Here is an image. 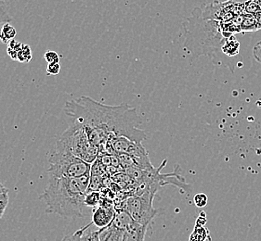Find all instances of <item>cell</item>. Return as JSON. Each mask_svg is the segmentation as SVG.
I'll return each mask as SVG.
<instances>
[{
    "label": "cell",
    "mask_w": 261,
    "mask_h": 241,
    "mask_svg": "<svg viewBox=\"0 0 261 241\" xmlns=\"http://www.w3.org/2000/svg\"><path fill=\"white\" fill-rule=\"evenodd\" d=\"M63 110L70 125L81 126L89 141L100 147V152L112 137L123 136L137 143L146 138L145 132L137 127L141 120L136 109L127 104L105 105L82 96L66 101Z\"/></svg>",
    "instance_id": "cell-1"
},
{
    "label": "cell",
    "mask_w": 261,
    "mask_h": 241,
    "mask_svg": "<svg viewBox=\"0 0 261 241\" xmlns=\"http://www.w3.org/2000/svg\"><path fill=\"white\" fill-rule=\"evenodd\" d=\"M89 180L90 173L79 178L49 175L47 188L40 196L47 204L46 213L62 217H82Z\"/></svg>",
    "instance_id": "cell-2"
},
{
    "label": "cell",
    "mask_w": 261,
    "mask_h": 241,
    "mask_svg": "<svg viewBox=\"0 0 261 241\" xmlns=\"http://www.w3.org/2000/svg\"><path fill=\"white\" fill-rule=\"evenodd\" d=\"M184 47L194 57L208 56L214 58L226 42L220 21L205 19L201 15L200 8L194 9L184 23Z\"/></svg>",
    "instance_id": "cell-3"
},
{
    "label": "cell",
    "mask_w": 261,
    "mask_h": 241,
    "mask_svg": "<svg viewBox=\"0 0 261 241\" xmlns=\"http://www.w3.org/2000/svg\"><path fill=\"white\" fill-rule=\"evenodd\" d=\"M56 147L71 152L86 163H94L99 157L100 147L89 141V137L81 126L70 125L56 143Z\"/></svg>",
    "instance_id": "cell-4"
},
{
    "label": "cell",
    "mask_w": 261,
    "mask_h": 241,
    "mask_svg": "<svg viewBox=\"0 0 261 241\" xmlns=\"http://www.w3.org/2000/svg\"><path fill=\"white\" fill-rule=\"evenodd\" d=\"M91 165L61 147L51 152L47 173L56 177L79 178L90 173Z\"/></svg>",
    "instance_id": "cell-5"
},
{
    "label": "cell",
    "mask_w": 261,
    "mask_h": 241,
    "mask_svg": "<svg viewBox=\"0 0 261 241\" xmlns=\"http://www.w3.org/2000/svg\"><path fill=\"white\" fill-rule=\"evenodd\" d=\"M156 191L148 189L143 194L128 198L125 200L123 210L127 212L133 221L141 226H150L153 217L157 215V210L152 206Z\"/></svg>",
    "instance_id": "cell-6"
},
{
    "label": "cell",
    "mask_w": 261,
    "mask_h": 241,
    "mask_svg": "<svg viewBox=\"0 0 261 241\" xmlns=\"http://www.w3.org/2000/svg\"><path fill=\"white\" fill-rule=\"evenodd\" d=\"M115 212L113 205L99 204V208L93 212L92 223L97 227H99V229H103L110 226L115 219Z\"/></svg>",
    "instance_id": "cell-7"
},
{
    "label": "cell",
    "mask_w": 261,
    "mask_h": 241,
    "mask_svg": "<svg viewBox=\"0 0 261 241\" xmlns=\"http://www.w3.org/2000/svg\"><path fill=\"white\" fill-rule=\"evenodd\" d=\"M92 225V222L89 223V225L80 228L74 234L65 236L62 241H100V229L98 231H89V227Z\"/></svg>",
    "instance_id": "cell-8"
},
{
    "label": "cell",
    "mask_w": 261,
    "mask_h": 241,
    "mask_svg": "<svg viewBox=\"0 0 261 241\" xmlns=\"http://www.w3.org/2000/svg\"><path fill=\"white\" fill-rule=\"evenodd\" d=\"M148 226H141L136 222H132L123 235L122 241H144Z\"/></svg>",
    "instance_id": "cell-9"
},
{
    "label": "cell",
    "mask_w": 261,
    "mask_h": 241,
    "mask_svg": "<svg viewBox=\"0 0 261 241\" xmlns=\"http://www.w3.org/2000/svg\"><path fill=\"white\" fill-rule=\"evenodd\" d=\"M124 231L117 228L116 226L111 224L106 228L100 229L99 240L100 241H122Z\"/></svg>",
    "instance_id": "cell-10"
},
{
    "label": "cell",
    "mask_w": 261,
    "mask_h": 241,
    "mask_svg": "<svg viewBox=\"0 0 261 241\" xmlns=\"http://www.w3.org/2000/svg\"><path fill=\"white\" fill-rule=\"evenodd\" d=\"M133 219L131 218L130 215L125 210H117L115 212V219L113 221V225L119 228L122 231H125L128 226H130Z\"/></svg>",
    "instance_id": "cell-11"
},
{
    "label": "cell",
    "mask_w": 261,
    "mask_h": 241,
    "mask_svg": "<svg viewBox=\"0 0 261 241\" xmlns=\"http://www.w3.org/2000/svg\"><path fill=\"white\" fill-rule=\"evenodd\" d=\"M239 47L240 43L237 41V39L233 37H230L224 43L223 47L221 48V52L228 57H235L239 54Z\"/></svg>",
    "instance_id": "cell-12"
},
{
    "label": "cell",
    "mask_w": 261,
    "mask_h": 241,
    "mask_svg": "<svg viewBox=\"0 0 261 241\" xmlns=\"http://www.w3.org/2000/svg\"><path fill=\"white\" fill-rule=\"evenodd\" d=\"M258 31V25L256 21V15L244 13V20L241 24V32Z\"/></svg>",
    "instance_id": "cell-13"
},
{
    "label": "cell",
    "mask_w": 261,
    "mask_h": 241,
    "mask_svg": "<svg viewBox=\"0 0 261 241\" xmlns=\"http://www.w3.org/2000/svg\"><path fill=\"white\" fill-rule=\"evenodd\" d=\"M17 31L10 23H6L0 28V42L9 44L15 38Z\"/></svg>",
    "instance_id": "cell-14"
},
{
    "label": "cell",
    "mask_w": 261,
    "mask_h": 241,
    "mask_svg": "<svg viewBox=\"0 0 261 241\" xmlns=\"http://www.w3.org/2000/svg\"><path fill=\"white\" fill-rule=\"evenodd\" d=\"M207 236H208V230L204 227V224L200 226L198 223H196L190 241H205Z\"/></svg>",
    "instance_id": "cell-15"
},
{
    "label": "cell",
    "mask_w": 261,
    "mask_h": 241,
    "mask_svg": "<svg viewBox=\"0 0 261 241\" xmlns=\"http://www.w3.org/2000/svg\"><path fill=\"white\" fill-rule=\"evenodd\" d=\"M101 201L100 194L98 191H88V193L85 197V205L88 207H94L99 205Z\"/></svg>",
    "instance_id": "cell-16"
},
{
    "label": "cell",
    "mask_w": 261,
    "mask_h": 241,
    "mask_svg": "<svg viewBox=\"0 0 261 241\" xmlns=\"http://www.w3.org/2000/svg\"><path fill=\"white\" fill-rule=\"evenodd\" d=\"M32 59V50L31 47H29L27 44H23L21 49L19 50L18 55H17V61L20 63H29Z\"/></svg>",
    "instance_id": "cell-17"
},
{
    "label": "cell",
    "mask_w": 261,
    "mask_h": 241,
    "mask_svg": "<svg viewBox=\"0 0 261 241\" xmlns=\"http://www.w3.org/2000/svg\"><path fill=\"white\" fill-rule=\"evenodd\" d=\"M22 43L20 41H17L15 39L11 40V42L8 44V48H7V53L8 55L11 57V59L13 61H17V55L19 50L21 49L22 47Z\"/></svg>",
    "instance_id": "cell-18"
},
{
    "label": "cell",
    "mask_w": 261,
    "mask_h": 241,
    "mask_svg": "<svg viewBox=\"0 0 261 241\" xmlns=\"http://www.w3.org/2000/svg\"><path fill=\"white\" fill-rule=\"evenodd\" d=\"M12 21V17L9 13V9L4 0H0V25L10 23Z\"/></svg>",
    "instance_id": "cell-19"
},
{
    "label": "cell",
    "mask_w": 261,
    "mask_h": 241,
    "mask_svg": "<svg viewBox=\"0 0 261 241\" xmlns=\"http://www.w3.org/2000/svg\"><path fill=\"white\" fill-rule=\"evenodd\" d=\"M208 201V198L206 195L204 193H199L194 196L193 198V202L196 207L198 208H204Z\"/></svg>",
    "instance_id": "cell-20"
},
{
    "label": "cell",
    "mask_w": 261,
    "mask_h": 241,
    "mask_svg": "<svg viewBox=\"0 0 261 241\" xmlns=\"http://www.w3.org/2000/svg\"><path fill=\"white\" fill-rule=\"evenodd\" d=\"M44 58L47 63H60L59 54L55 51H47L44 54Z\"/></svg>",
    "instance_id": "cell-21"
},
{
    "label": "cell",
    "mask_w": 261,
    "mask_h": 241,
    "mask_svg": "<svg viewBox=\"0 0 261 241\" xmlns=\"http://www.w3.org/2000/svg\"><path fill=\"white\" fill-rule=\"evenodd\" d=\"M9 204V193L1 195L0 196V219L5 213L6 209Z\"/></svg>",
    "instance_id": "cell-22"
},
{
    "label": "cell",
    "mask_w": 261,
    "mask_h": 241,
    "mask_svg": "<svg viewBox=\"0 0 261 241\" xmlns=\"http://www.w3.org/2000/svg\"><path fill=\"white\" fill-rule=\"evenodd\" d=\"M61 72V64L60 63H48L47 73L50 75H56Z\"/></svg>",
    "instance_id": "cell-23"
},
{
    "label": "cell",
    "mask_w": 261,
    "mask_h": 241,
    "mask_svg": "<svg viewBox=\"0 0 261 241\" xmlns=\"http://www.w3.org/2000/svg\"><path fill=\"white\" fill-rule=\"evenodd\" d=\"M254 56H255V58L261 63V41L257 43L256 47L254 48Z\"/></svg>",
    "instance_id": "cell-24"
},
{
    "label": "cell",
    "mask_w": 261,
    "mask_h": 241,
    "mask_svg": "<svg viewBox=\"0 0 261 241\" xmlns=\"http://www.w3.org/2000/svg\"><path fill=\"white\" fill-rule=\"evenodd\" d=\"M5 193H9V189H7L5 186L0 182V196L5 194Z\"/></svg>",
    "instance_id": "cell-25"
},
{
    "label": "cell",
    "mask_w": 261,
    "mask_h": 241,
    "mask_svg": "<svg viewBox=\"0 0 261 241\" xmlns=\"http://www.w3.org/2000/svg\"><path fill=\"white\" fill-rule=\"evenodd\" d=\"M256 1H257V2H258V3L261 5V0H256Z\"/></svg>",
    "instance_id": "cell-26"
}]
</instances>
